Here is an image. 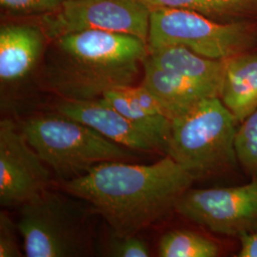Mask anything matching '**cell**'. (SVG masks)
<instances>
[{
  "mask_svg": "<svg viewBox=\"0 0 257 257\" xmlns=\"http://www.w3.org/2000/svg\"><path fill=\"white\" fill-rule=\"evenodd\" d=\"M195 178L172 157L150 165L110 161L62 181L65 191L88 203L116 236L137 235L164 218Z\"/></svg>",
  "mask_w": 257,
  "mask_h": 257,
  "instance_id": "6da1fadb",
  "label": "cell"
},
{
  "mask_svg": "<svg viewBox=\"0 0 257 257\" xmlns=\"http://www.w3.org/2000/svg\"><path fill=\"white\" fill-rule=\"evenodd\" d=\"M46 82L64 100H94L110 90L134 86L149 55L140 37L85 31L51 40Z\"/></svg>",
  "mask_w": 257,
  "mask_h": 257,
  "instance_id": "7a4b0ae2",
  "label": "cell"
},
{
  "mask_svg": "<svg viewBox=\"0 0 257 257\" xmlns=\"http://www.w3.org/2000/svg\"><path fill=\"white\" fill-rule=\"evenodd\" d=\"M238 123L219 97H209L172 121L166 156L195 179L233 171Z\"/></svg>",
  "mask_w": 257,
  "mask_h": 257,
  "instance_id": "3957f363",
  "label": "cell"
},
{
  "mask_svg": "<svg viewBox=\"0 0 257 257\" xmlns=\"http://www.w3.org/2000/svg\"><path fill=\"white\" fill-rule=\"evenodd\" d=\"M21 131L44 163L63 181L84 175L101 163L137 157L136 151L59 112L29 118Z\"/></svg>",
  "mask_w": 257,
  "mask_h": 257,
  "instance_id": "277c9868",
  "label": "cell"
},
{
  "mask_svg": "<svg viewBox=\"0 0 257 257\" xmlns=\"http://www.w3.org/2000/svg\"><path fill=\"white\" fill-rule=\"evenodd\" d=\"M149 50L183 46L212 59H227L257 47V19L220 22L199 13L177 9L150 12Z\"/></svg>",
  "mask_w": 257,
  "mask_h": 257,
  "instance_id": "5b68a950",
  "label": "cell"
},
{
  "mask_svg": "<svg viewBox=\"0 0 257 257\" xmlns=\"http://www.w3.org/2000/svg\"><path fill=\"white\" fill-rule=\"evenodd\" d=\"M87 207L48 189L20 205L18 228L28 257H75L88 253Z\"/></svg>",
  "mask_w": 257,
  "mask_h": 257,
  "instance_id": "8992f818",
  "label": "cell"
},
{
  "mask_svg": "<svg viewBox=\"0 0 257 257\" xmlns=\"http://www.w3.org/2000/svg\"><path fill=\"white\" fill-rule=\"evenodd\" d=\"M150 12L140 0H66L41 16L38 25L50 41L85 31L128 34L147 41Z\"/></svg>",
  "mask_w": 257,
  "mask_h": 257,
  "instance_id": "52a82bcc",
  "label": "cell"
},
{
  "mask_svg": "<svg viewBox=\"0 0 257 257\" xmlns=\"http://www.w3.org/2000/svg\"><path fill=\"white\" fill-rule=\"evenodd\" d=\"M175 211L211 232L240 238L257 230V177L236 187L190 188Z\"/></svg>",
  "mask_w": 257,
  "mask_h": 257,
  "instance_id": "ba28073f",
  "label": "cell"
},
{
  "mask_svg": "<svg viewBox=\"0 0 257 257\" xmlns=\"http://www.w3.org/2000/svg\"><path fill=\"white\" fill-rule=\"evenodd\" d=\"M51 172L22 131L0 122V205L16 207L48 189Z\"/></svg>",
  "mask_w": 257,
  "mask_h": 257,
  "instance_id": "9c48e42d",
  "label": "cell"
},
{
  "mask_svg": "<svg viewBox=\"0 0 257 257\" xmlns=\"http://www.w3.org/2000/svg\"><path fill=\"white\" fill-rule=\"evenodd\" d=\"M57 112L81 122L121 146L136 152H161L166 147L156 134L146 126L131 120L99 99L74 101L62 100Z\"/></svg>",
  "mask_w": 257,
  "mask_h": 257,
  "instance_id": "30bf717a",
  "label": "cell"
},
{
  "mask_svg": "<svg viewBox=\"0 0 257 257\" xmlns=\"http://www.w3.org/2000/svg\"><path fill=\"white\" fill-rule=\"evenodd\" d=\"M48 40L38 24H6L0 29V80L19 82L39 61Z\"/></svg>",
  "mask_w": 257,
  "mask_h": 257,
  "instance_id": "8fae6325",
  "label": "cell"
},
{
  "mask_svg": "<svg viewBox=\"0 0 257 257\" xmlns=\"http://www.w3.org/2000/svg\"><path fill=\"white\" fill-rule=\"evenodd\" d=\"M148 59L157 67L179 75L219 97L225 73V59H212L183 46L149 50Z\"/></svg>",
  "mask_w": 257,
  "mask_h": 257,
  "instance_id": "7c38bea8",
  "label": "cell"
},
{
  "mask_svg": "<svg viewBox=\"0 0 257 257\" xmlns=\"http://www.w3.org/2000/svg\"><path fill=\"white\" fill-rule=\"evenodd\" d=\"M219 98L238 124L257 110L256 50L225 59Z\"/></svg>",
  "mask_w": 257,
  "mask_h": 257,
  "instance_id": "4fadbf2b",
  "label": "cell"
},
{
  "mask_svg": "<svg viewBox=\"0 0 257 257\" xmlns=\"http://www.w3.org/2000/svg\"><path fill=\"white\" fill-rule=\"evenodd\" d=\"M143 72L142 85L156 96L172 121L203 99L213 97L201 87L157 67L148 58L143 63Z\"/></svg>",
  "mask_w": 257,
  "mask_h": 257,
  "instance_id": "5bb4252c",
  "label": "cell"
},
{
  "mask_svg": "<svg viewBox=\"0 0 257 257\" xmlns=\"http://www.w3.org/2000/svg\"><path fill=\"white\" fill-rule=\"evenodd\" d=\"M131 120L152 130L165 145L166 153L171 137L172 120L166 115L156 96L144 87L128 86L110 90L98 98Z\"/></svg>",
  "mask_w": 257,
  "mask_h": 257,
  "instance_id": "9a60e30c",
  "label": "cell"
},
{
  "mask_svg": "<svg viewBox=\"0 0 257 257\" xmlns=\"http://www.w3.org/2000/svg\"><path fill=\"white\" fill-rule=\"evenodd\" d=\"M148 8L187 10L220 22L257 19V0H140Z\"/></svg>",
  "mask_w": 257,
  "mask_h": 257,
  "instance_id": "2e32d148",
  "label": "cell"
},
{
  "mask_svg": "<svg viewBox=\"0 0 257 257\" xmlns=\"http://www.w3.org/2000/svg\"><path fill=\"white\" fill-rule=\"evenodd\" d=\"M220 252L216 242L190 230L168 231L158 246L160 257H216Z\"/></svg>",
  "mask_w": 257,
  "mask_h": 257,
  "instance_id": "e0dca14e",
  "label": "cell"
},
{
  "mask_svg": "<svg viewBox=\"0 0 257 257\" xmlns=\"http://www.w3.org/2000/svg\"><path fill=\"white\" fill-rule=\"evenodd\" d=\"M235 150L240 167L248 175L257 177V110L237 127Z\"/></svg>",
  "mask_w": 257,
  "mask_h": 257,
  "instance_id": "ac0fdd59",
  "label": "cell"
},
{
  "mask_svg": "<svg viewBox=\"0 0 257 257\" xmlns=\"http://www.w3.org/2000/svg\"><path fill=\"white\" fill-rule=\"evenodd\" d=\"M66 0H0L1 9L16 17L43 16L58 9Z\"/></svg>",
  "mask_w": 257,
  "mask_h": 257,
  "instance_id": "d6986e66",
  "label": "cell"
},
{
  "mask_svg": "<svg viewBox=\"0 0 257 257\" xmlns=\"http://www.w3.org/2000/svg\"><path fill=\"white\" fill-rule=\"evenodd\" d=\"M18 224L5 212L0 213V257L21 256L18 243Z\"/></svg>",
  "mask_w": 257,
  "mask_h": 257,
  "instance_id": "ffe728a7",
  "label": "cell"
},
{
  "mask_svg": "<svg viewBox=\"0 0 257 257\" xmlns=\"http://www.w3.org/2000/svg\"><path fill=\"white\" fill-rule=\"evenodd\" d=\"M109 246V255L115 257H148L150 250L145 241L137 235L116 236Z\"/></svg>",
  "mask_w": 257,
  "mask_h": 257,
  "instance_id": "44dd1931",
  "label": "cell"
},
{
  "mask_svg": "<svg viewBox=\"0 0 257 257\" xmlns=\"http://www.w3.org/2000/svg\"><path fill=\"white\" fill-rule=\"evenodd\" d=\"M240 249L235 256L257 257V230L240 238Z\"/></svg>",
  "mask_w": 257,
  "mask_h": 257,
  "instance_id": "7402d4cb",
  "label": "cell"
}]
</instances>
